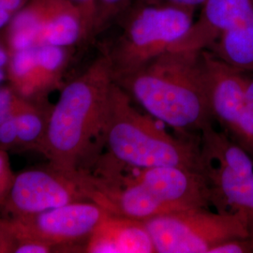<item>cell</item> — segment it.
Instances as JSON below:
<instances>
[{"label":"cell","instance_id":"cell-3","mask_svg":"<svg viewBox=\"0 0 253 253\" xmlns=\"http://www.w3.org/2000/svg\"><path fill=\"white\" fill-rule=\"evenodd\" d=\"M173 136L162 122L134 106L116 82L110 95L101 137L103 159L123 168L178 166L204 172L200 139Z\"/></svg>","mask_w":253,"mask_h":253},{"label":"cell","instance_id":"cell-6","mask_svg":"<svg viewBox=\"0 0 253 253\" xmlns=\"http://www.w3.org/2000/svg\"><path fill=\"white\" fill-rule=\"evenodd\" d=\"M108 214L91 201L74 202L62 207L22 217L3 219L15 239H34L61 250H81L102 218Z\"/></svg>","mask_w":253,"mask_h":253},{"label":"cell","instance_id":"cell-25","mask_svg":"<svg viewBox=\"0 0 253 253\" xmlns=\"http://www.w3.org/2000/svg\"><path fill=\"white\" fill-rule=\"evenodd\" d=\"M206 0H133L131 6L135 5H165L185 9H197Z\"/></svg>","mask_w":253,"mask_h":253},{"label":"cell","instance_id":"cell-17","mask_svg":"<svg viewBox=\"0 0 253 253\" xmlns=\"http://www.w3.org/2000/svg\"><path fill=\"white\" fill-rule=\"evenodd\" d=\"M69 50L50 44L37 46V64L45 91L58 85L69 62Z\"/></svg>","mask_w":253,"mask_h":253},{"label":"cell","instance_id":"cell-16","mask_svg":"<svg viewBox=\"0 0 253 253\" xmlns=\"http://www.w3.org/2000/svg\"><path fill=\"white\" fill-rule=\"evenodd\" d=\"M36 47L9 52L7 67L10 85L19 95L30 100H41L46 92L37 64Z\"/></svg>","mask_w":253,"mask_h":253},{"label":"cell","instance_id":"cell-28","mask_svg":"<svg viewBox=\"0 0 253 253\" xmlns=\"http://www.w3.org/2000/svg\"><path fill=\"white\" fill-rule=\"evenodd\" d=\"M9 50L6 49L4 46L0 43V68L7 69L9 61Z\"/></svg>","mask_w":253,"mask_h":253},{"label":"cell","instance_id":"cell-2","mask_svg":"<svg viewBox=\"0 0 253 253\" xmlns=\"http://www.w3.org/2000/svg\"><path fill=\"white\" fill-rule=\"evenodd\" d=\"M115 83L105 52L64 86L51 109L42 151L50 165L74 172L88 167L98 157Z\"/></svg>","mask_w":253,"mask_h":253},{"label":"cell","instance_id":"cell-29","mask_svg":"<svg viewBox=\"0 0 253 253\" xmlns=\"http://www.w3.org/2000/svg\"><path fill=\"white\" fill-rule=\"evenodd\" d=\"M12 14L10 11L7 9L0 8V29L6 27L12 18Z\"/></svg>","mask_w":253,"mask_h":253},{"label":"cell","instance_id":"cell-5","mask_svg":"<svg viewBox=\"0 0 253 253\" xmlns=\"http://www.w3.org/2000/svg\"><path fill=\"white\" fill-rule=\"evenodd\" d=\"M157 253H208L227 240L249 237L243 216L192 208L145 220Z\"/></svg>","mask_w":253,"mask_h":253},{"label":"cell","instance_id":"cell-23","mask_svg":"<svg viewBox=\"0 0 253 253\" xmlns=\"http://www.w3.org/2000/svg\"><path fill=\"white\" fill-rule=\"evenodd\" d=\"M208 253H253V244L249 237L233 238L215 246Z\"/></svg>","mask_w":253,"mask_h":253},{"label":"cell","instance_id":"cell-30","mask_svg":"<svg viewBox=\"0 0 253 253\" xmlns=\"http://www.w3.org/2000/svg\"><path fill=\"white\" fill-rule=\"evenodd\" d=\"M5 79H6V73H5V70L0 68V84H1L2 82L4 81Z\"/></svg>","mask_w":253,"mask_h":253},{"label":"cell","instance_id":"cell-9","mask_svg":"<svg viewBox=\"0 0 253 253\" xmlns=\"http://www.w3.org/2000/svg\"><path fill=\"white\" fill-rule=\"evenodd\" d=\"M208 69V101L213 121L230 134L243 107L246 73L205 51Z\"/></svg>","mask_w":253,"mask_h":253},{"label":"cell","instance_id":"cell-10","mask_svg":"<svg viewBox=\"0 0 253 253\" xmlns=\"http://www.w3.org/2000/svg\"><path fill=\"white\" fill-rule=\"evenodd\" d=\"M31 10L39 36V45L72 48L89 40L81 10L69 0H33Z\"/></svg>","mask_w":253,"mask_h":253},{"label":"cell","instance_id":"cell-8","mask_svg":"<svg viewBox=\"0 0 253 253\" xmlns=\"http://www.w3.org/2000/svg\"><path fill=\"white\" fill-rule=\"evenodd\" d=\"M123 169L149 190L169 213L212 207L209 185L203 172L172 165Z\"/></svg>","mask_w":253,"mask_h":253},{"label":"cell","instance_id":"cell-15","mask_svg":"<svg viewBox=\"0 0 253 253\" xmlns=\"http://www.w3.org/2000/svg\"><path fill=\"white\" fill-rule=\"evenodd\" d=\"M51 109L41 100L25 101L15 115L18 131L16 148L42 153Z\"/></svg>","mask_w":253,"mask_h":253},{"label":"cell","instance_id":"cell-13","mask_svg":"<svg viewBox=\"0 0 253 253\" xmlns=\"http://www.w3.org/2000/svg\"><path fill=\"white\" fill-rule=\"evenodd\" d=\"M84 253H155L145 220L107 214L85 243Z\"/></svg>","mask_w":253,"mask_h":253},{"label":"cell","instance_id":"cell-14","mask_svg":"<svg viewBox=\"0 0 253 253\" xmlns=\"http://www.w3.org/2000/svg\"><path fill=\"white\" fill-rule=\"evenodd\" d=\"M243 73H253V11L220 34L206 50Z\"/></svg>","mask_w":253,"mask_h":253},{"label":"cell","instance_id":"cell-12","mask_svg":"<svg viewBox=\"0 0 253 253\" xmlns=\"http://www.w3.org/2000/svg\"><path fill=\"white\" fill-rule=\"evenodd\" d=\"M211 192V205L219 212L238 213L246 220L253 244V171L235 172L203 163Z\"/></svg>","mask_w":253,"mask_h":253},{"label":"cell","instance_id":"cell-1","mask_svg":"<svg viewBox=\"0 0 253 253\" xmlns=\"http://www.w3.org/2000/svg\"><path fill=\"white\" fill-rule=\"evenodd\" d=\"M116 82L145 113L180 135L213 124L205 51L169 50Z\"/></svg>","mask_w":253,"mask_h":253},{"label":"cell","instance_id":"cell-26","mask_svg":"<svg viewBox=\"0 0 253 253\" xmlns=\"http://www.w3.org/2000/svg\"><path fill=\"white\" fill-rule=\"evenodd\" d=\"M15 246V237L6 226L3 219H0V253H13Z\"/></svg>","mask_w":253,"mask_h":253},{"label":"cell","instance_id":"cell-27","mask_svg":"<svg viewBox=\"0 0 253 253\" xmlns=\"http://www.w3.org/2000/svg\"><path fill=\"white\" fill-rule=\"evenodd\" d=\"M26 0H0V8L14 13L24 8Z\"/></svg>","mask_w":253,"mask_h":253},{"label":"cell","instance_id":"cell-21","mask_svg":"<svg viewBox=\"0 0 253 253\" xmlns=\"http://www.w3.org/2000/svg\"><path fill=\"white\" fill-rule=\"evenodd\" d=\"M17 140V123L15 116H13L0 124V149L8 151L16 148Z\"/></svg>","mask_w":253,"mask_h":253},{"label":"cell","instance_id":"cell-20","mask_svg":"<svg viewBox=\"0 0 253 253\" xmlns=\"http://www.w3.org/2000/svg\"><path fill=\"white\" fill-rule=\"evenodd\" d=\"M27 99L23 98L9 86H0V124L16 115Z\"/></svg>","mask_w":253,"mask_h":253},{"label":"cell","instance_id":"cell-4","mask_svg":"<svg viewBox=\"0 0 253 253\" xmlns=\"http://www.w3.org/2000/svg\"><path fill=\"white\" fill-rule=\"evenodd\" d=\"M195 13V9L174 6H131L121 34L106 51L115 80L135 73L171 50L190 30Z\"/></svg>","mask_w":253,"mask_h":253},{"label":"cell","instance_id":"cell-22","mask_svg":"<svg viewBox=\"0 0 253 253\" xmlns=\"http://www.w3.org/2000/svg\"><path fill=\"white\" fill-rule=\"evenodd\" d=\"M14 179L9 159L6 151L0 149V207H2L8 197L9 190Z\"/></svg>","mask_w":253,"mask_h":253},{"label":"cell","instance_id":"cell-19","mask_svg":"<svg viewBox=\"0 0 253 253\" xmlns=\"http://www.w3.org/2000/svg\"><path fill=\"white\" fill-rule=\"evenodd\" d=\"M133 0H96V9L93 21V37L114 23L130 9Z\"/></svg>","mask_w":253,"mask_h":253},{"label":"cell","instance_id":"cell-18","mask_svg":"<svg viewBox=\"0 0 253 253\" xmlns=\"http://www.w3.org/2000/svg\"><path fill=\"white\" fill-rule=\"evenodd\" d=\"M246 73V92L243 107L229 136L253 160V73Z\"/></svg>","mask_w":253,"mask_h":253},{"label":"cell","instance_id":"cell-7","mask_svg":"<svg viewBox=\"0 0 253 253\" xmlns=\"http://www.w3.org/2000/svg\"><path fill=\"white\" fill-rule=\"evenodd\" d=\"M81 201L88 200L73 173L50 165L14 175L3 207L12 217H22Z\"/></svg>","mask_w":253,"mask_h":253},{"label":"cell","instance_id":"cell-11","mask_svg":"<svg viewBox=\"0 0 253 253\" xmlns=\"http://www.w3.org/2000/svg\"><path fill=\"white\" fill-rule=\"evenodd\" d=\"M252 11L253 0H206L188 33L171 50L206 51Z\"/></svg>","mask_w":253,"mask_h":253},{"label":"cell","instance_id":"cell-24","mask_svg":"<svg viewBox=\"0 0 253 253\" xmlns=\"http://www.w3.org/2000/svg\"><path fill=\"white\" fill-rule=\"evenodd\" d=\"M15 240L16 246L13 253H50L56 252L54 247L34 239L20 238Z\"/></svg>","mask_w":253,"mask_h":253}]
</instances>
